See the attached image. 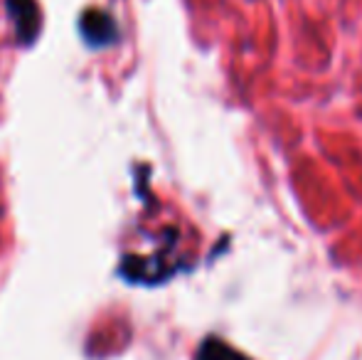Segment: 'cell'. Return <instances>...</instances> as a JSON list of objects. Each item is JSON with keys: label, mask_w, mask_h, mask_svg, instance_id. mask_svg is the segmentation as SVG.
<instances>
[{"label": "cell", "mask_w": 362, "mask_h": 360, "mask_svg": "<svg viewBox=\"0 0 362 360\" xmlns=\"http://www.w3.org/2000/svg\"><path fill=\"white\" fill-rule=\"evenodd\" d=\"M79 35L89 47L101 50V47H109V45H114L116 40H119V25H116V20L111 18L106 10L91 8L81 13Z\"/></svg>", "instance_id": "1"}, {"label": "cell", "mask_w": 362, "mask_h": 360, "mask_svg": "<svg viewBox=\"0 0 362 360\" xmlns=\"http://www.w3.org/2000/svg\"><path fill=\"white\" fill-rule=\"evenodd\" d=\"M8 18L15 25V35L23 45H33L42 28V13L37 0H5Z\"/></svg>", "instance_id": "2"}]
</instances>
